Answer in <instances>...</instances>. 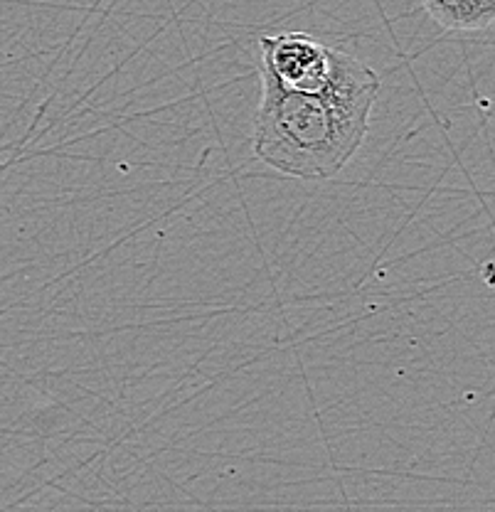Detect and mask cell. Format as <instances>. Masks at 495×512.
<instances>
[{
  "instance_id": "cell-1",
  "label": "cell",
  "mask_w": 495,
  "mask_h": 512,
  "mask_svg": "<svg viewBox=\"0 0 495 512\" xmlns=\"http://www.w3.org/2000/svg\"><path fill=\"white\" fill-rule=\"evenodd\" d=\"M377 94L380 77L345 52H335L328 82L308 92L284 89L262 74L254 153L294 178H335L363 146Z\"/></svg>"
},
{
  "instance_id": "cell-2",
  "label": "cell",
  "mask_w": 495,
  "mask_h": 512,
  "mask_svg": "<svg viewBox=\"0 0 495 512\" xmlns=\"http://www.w3.org/2000/svg\"><path fill=\"white\" fill-rule=\"evenodd\" d=\"M259 50H262L259 74L274 79L284 89H298V92L323 87L333 72L335 52H338L303 32L264 35L259 40Z\"/></svg>"
},
{
  "instance_id": "cell-3",
  "label": "cell",
  "mask_w": 495,
  "mask_h": 512,
  "mask_svg": "<svg viewBox=\"0 0 495 512\" xmlns=\"http://www.w3.org/2000/svg\"><path fill=\"white\" fill-rule=\"evenodd\" d=\"M436 25L451 32H478L491 28L495 0H422Z\"/></svg>"
}]
</instances>
